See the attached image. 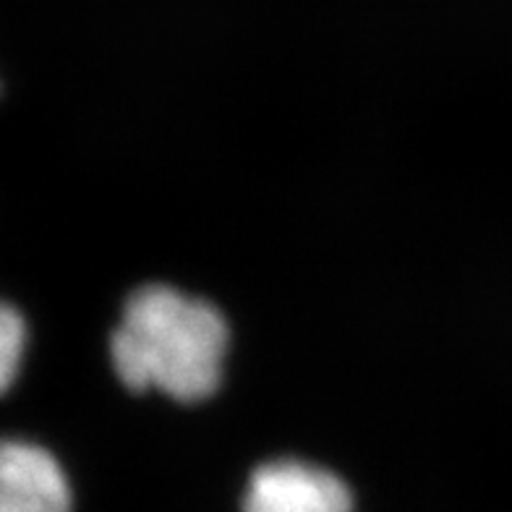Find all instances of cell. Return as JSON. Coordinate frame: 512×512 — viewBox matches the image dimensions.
Returning <instances> with one entry per match:
<instances>
[{
	"mask_svg": "<svg viewBox=\"0 0 512 512\" xmlns=\"http://www.w3.org/2000/svg\"><path fill=\"white\" fill-rule=\"evenodd\" d=\"M228 324L204 298L170 285H142L126 298L110 335V358L123 387H157L181 403L209 398L223 377Z\"/></svg>",
	"mask_w": 512,
	"mask_h": 512,
	"instance_id": "6da1fadb",
	"label": "cell"
},
{
	"mask_svg": "<svg viewBox=\"0 0 512 512\" xmlns=\"http://www.w3.org/2000/svg\"><path fill=\"white\" fill-rule=\"evenodd\" d=\"M243 512H353V497L335 473L301 460H272L251 473Z\"/></svg>",
	"mask_w": 512,
	"mask_h": 512,
	"instance_id": "7a4b0ae2",
	"label": "cell"
},
{
	"mask_svg": "<svg viewBox=\"0 0 512 512\" xmlns=\"http://www.w3.org/2000/svg\"><path fill=\"white\" fill-rule=\"evenodd\" d=\"M66 476L48 450L8 439L0 447V512H68Z\"/></svg>",
	"mask_w": 512,
	"mask_h": 512,
	"instance_id": "3957f363",
	"label": "cell"
},
{
	"mask_svg": "<svg viewBox=\"0 0 512 512\" xmlns=\"http://www.w3.org/2000/svg\"><path fill=\"white\" fill-rule=\"evenodd\" d=\"M21 348H24V319L14 306L3 304L0 309V387L3 392L14 382Z\"/></svg>",
	"mask_w": 512,
	"mask_h": 512,
	"instance_id": "277c9868",
	"label": "cell"
}]
</instances>
